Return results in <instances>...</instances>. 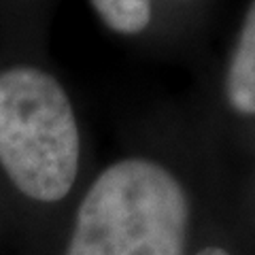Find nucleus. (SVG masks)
Here are the masks:
<instances>
[{
    "label": "nucleus",
    "instance_id": "5",
    "mask_svg": "<svg viewBox=\"0 0 255 255\" xmlns=\"http://www.w3.org/2000/svg\"><path fill=\"white\" fill-rule=\"evenodd\" d=\"M196 255H230V253L226 249H221V247H206V249H202Z\"/></svg>",
    "mask_w": 255,
    "mask_h": 255
},
{
    "label": "nucleus",
    "instance_id": "3",
    "mask_svg": "<svg viewBox=\"0 0 255 255\" xmlns=\"http://www.w3.org/2000/svg\"><path fill=\"white\" fill-rule=\"evenodd\" d=\"M226 96L234 111L243 115H255V0L247 11L241 36L230 58Z\"/></svg>",
    "mask_w": 255,
    "mask_h": 255
},
{
    "label": "nucleus",
    "instance_id": "2",
    "mask_svg": "<svg viewBox=\"0 0 255 255\" xmlns=\"http://www.w3.org/2000/svg\"><path fill=\"white\" fill-rule=\"evenodd\" d=\"M81 159L73 105L51 75L0 73V168L21 196L53 204L70 194Z\"/></svg>",
    "mask_w": 255,
    "mask_h": 255
},
{
    "label": "nucleus",
    "instance_id": "4",
    "mask_svg": "<svg viewBox=\"0 0 255 255\" xmlns=\"http://www.w3.org/2000/svg\"><path fill=\"white\" fill-rule=\"evenodd\" d=\"M94 11L119 34H138L151 21V0H90Z\"/></svg>",
    "mask_w": 255,
    "mask_h": 255
},
{
    "label": "nucleus",
    "instance_id": "1",
    "mask_svg": "<svg viewBox=\"0 0 255 255\" xmlns=\"http://www.w3.org/2000/svg\"><path fill=\"white\" fill-rule=\"evenodd\" d=\"M187 226L189 200L170 170L119 159L83 196L64 255H183Z\"/></svg>",
    "mask_w": 255,
    "mask_h": 255
}]
</instances>
